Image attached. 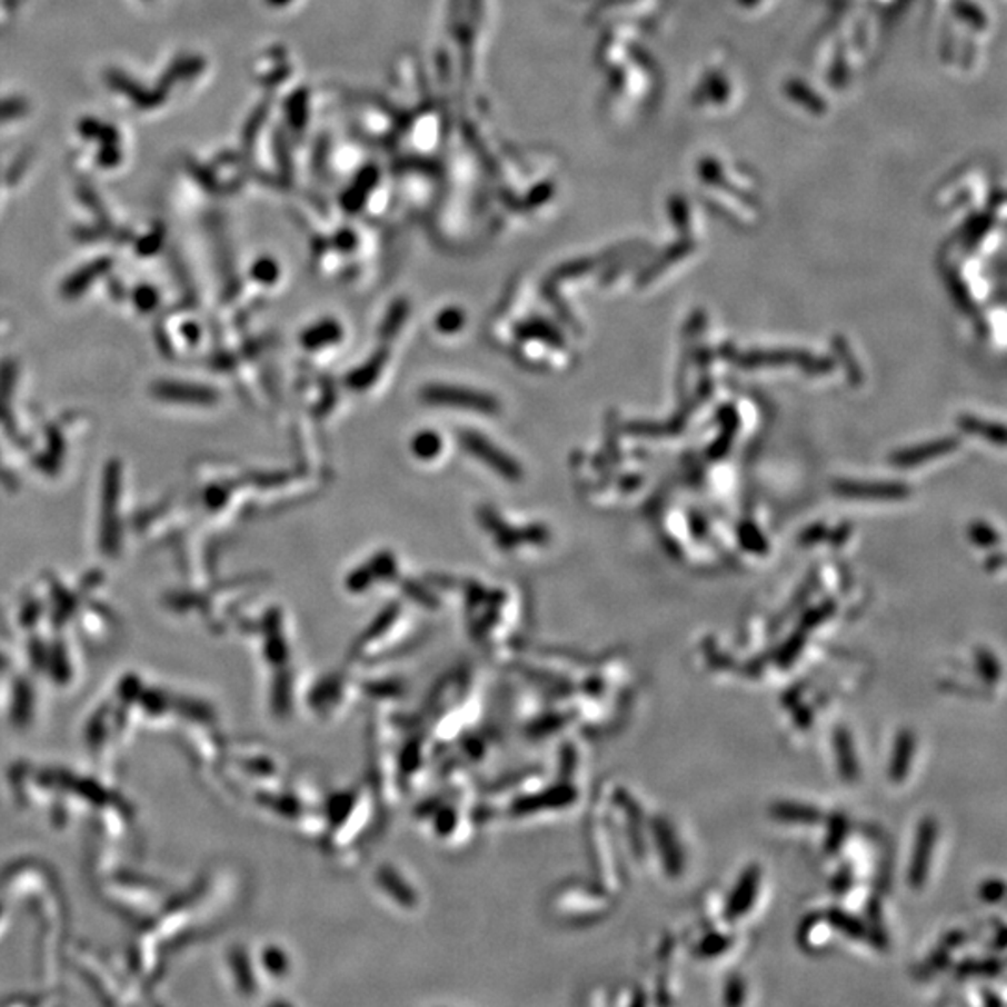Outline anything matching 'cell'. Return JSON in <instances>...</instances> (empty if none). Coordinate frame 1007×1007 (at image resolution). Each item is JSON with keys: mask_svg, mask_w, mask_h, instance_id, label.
Here are the masks:
<instances>
[{"mask_svg": "<svg viewBox=\"0 0 1007 1007\" xmlns=\"http://www.w3.org/2000/svg\"><path fill=\"white\" fill-rule=\"evenodd\" d=\"M937 821L931 819V817H926L920 822L918 832H916L915 851H913V860H910L909 868L910 886L916 888V890H920L924 883H926L927 874H929V864H931V855L935 851V844H937Z\"/></svg>", "mask_w": 1007, "mask_h": 1007, "instance_id": "6da1fadb", "label": "cell"}, {"mask_svg": "<svg viewBox=\"0 0 1007 1007\" xmlns=\"http://www.w3.org/2000/svg\"><path fill=\"white\" fill-rule=\"evenodd\" d=\"M759 883H761V871L758 866L745 869V874L741 875V879L737 880L736 888L731 891L728 905H726V916L730 920H737L752 909L756 896H758Z\"/></svg>", "mask_w": 1007, "mask_h": 1007, "instance_id": "7a4b0ae2", "label": "cell"}, {"mask_svg": "<svg viewBox=\"0 0 1007 1007\" xmlns=\"http://www.w3.org/2000/svg\"><path fill=\"white\" fill-rule=\"evenodd\" d=\"M654 832L657 849H659L660 857H662L666 871L671 877H678L684 871V851L679 847L674 828L665 819H657L654 822Z\"/></svg>", "mask_w": 1007, "mask_h": 1007, "instance_id": "3957f363", "label": "cell"}, {"mask_svg": "<svg viewBox=\"0 0 1007 1007\" xmlns=\"http://www.w3.org/2000/svg\"><path fill=\"white\" fill-rule=\"evenodd\" d=\"M834 752H836L841 778H846L847 781L857 780L860 775V765H858L857 754H855L851 734L847 728H838L834 734Z\"/></svg>", "mask_w": 1007, "mask_h": 1007, "instance_id": "277c9868", "label": "cell"}, {"mask_svg": "<svg viewBox=\"0 0 1007 1007\" xmlns=\"http://www.w3.org/2000/svg\"><path fill=\"white\" fill-rule=\"evenodd\" d=\"M915 734L910 730H901L896 737L894 754L890 761V778L894 781H904L909 776L910 764L915 756Z\"/></svg>", "mask_w": 1007, "mask_h": 1007, "instance_id": "5b68a950", "label": "cell"}, {"mask_svg": "<svg viewBox=\"0 0 1007 1007\" xmlns=\"http://www.w3.org/2000/svg\"><path fill=\"white\" fill-rule=\"evenodd\" d=\"M770 814L778 821L802 822V825L821 821V811L814 806L799 805V802H776Z\"/></svg>", "mask_w": 1007, "mask_h": 1007, "instance_id": "8992f818", "label": "cell"}, {"mask_svg": "<svg viewBox=\"0 0 1007 1007\" xmlns=\"http://www.w3.org/2000/svg\"><path fill=\"white\" fill-rule=\"evenodd\" d=\"M827 920L834 929L844 933L846 937L855 938V940L866 937V926L858 918L846 913V910L836 909V907L828 909Z\"/></svg>", "mask_w": 1007, "mask_h": 1007, "instance_id": "52a82bcc", "label": "cell"}, {"mask_svg": "<svg viewBox=\"0 0 1007 1007\" xmlns=\"http://www.w3.org/2000/svg\"><path fill=\"white\" fill-rule=\"evenodd\" d=\"M868 918L869 931H866V935L871 937V940L877 944V948L885 949L886 933L885 924H883V915H880L879 901H869Z\"/></svg>", "mask_w": 1007, "mask_h": 1007, "instance_id": "ba28073f", "label": "cell"}, {"mask_svg": "<svg viewBox=\"0 0 1007 1007\" xmlns=\"http://www.w3.org/2000/svg\"><path fill=\"white\" fill-rule=\"evenodd\" d=\"M731 940L724 935H718V933H711L704 937L700 944H698V954L701 957H717L720 954H724L726 949L730 948Z\"/></svg>", "mask_w": 1007, "mask_h": 1007, "instance_id": "9c48e42d", "label": "cell"}, {"mask_svg": "<svg viewBox=\"0 0 1007 1007\" xmlns=\"http://www.w3.org/2000/svg\"><path fill=\"white\" fill-rule=\"evenodd\" d=\"M976 659H978V670L981 674V678L987 684H996L1000 679V665H998L995 655L979 649L978 654H976Z\"/></svg>", "mask_w": 1007, "mask_h": 1007, "instance_id": "30bf717a", "label": "cell"}, {"mask_svg": "<svg viewBox=\"0 0 1007 1007\" xmlns=\"http://www.w3.org/2000/svg\"><path fill=\"white\" fill-rule=\"evenodd\" d=\"M846 836H847L846 817L834 816L832 819H830V828H828V834H827V851L828 853L838 851L839 847H841V844H844V839H846Z\"/></svg>", "mask_w": 1007, "mask_h": 1007, "instance_id": "8fae6325", "label": "cell"}, {"mask_svg": "<svg viewBox=\"0 0 1007 1007\" xmlns=\"http://www.w3.org/2000/svg\"><path fill=\"white\" fill-rule=\"evenodd\" d=\"M726 1004L728 1006H739L745 1001V984L739 976H734V978L726 984Z\"/></svg>", "mask_w": 1007, "mask_h": 1007, "instance_id": "7c38bea8", "label": "cell"}, {"mask_svg": "<svg viewBox=\"0 0 1007 1007\" xmlns=\"http://www.w3.org/2000/svg\"><path fill=\"white\" fill-rule=\"evenodd\" d=\"M1006 894V886L1004 883L998 879H990L981 886V898L987 901V904H998L1004 898Z\"/></svg>", "mask_w": 1007, "mask_h": 1007, "instance_id": "4fadbf2b", "label": "cell"}, {"mask_svg": "<svg viewBox=\"0 0 1007 1007\" xmlns=\"http://www.w3.org/2000/svg\"><path fill=\"white\" fill-rule=\"evenodd\" d=\"M800 649H802V638L789 640L788 646H786V649H781L780 657H778L781 668H789V666L794 665L795 659L800 655Z\"/></svg>", "mask_w": 1007, "mask_h": 1007, "instance_id": "5bb4252c", "label": "cell"}, {"mask_svg": "<svg viewBox=\"0 0 1007 1007\" xmlns=\"http://www.w3.org/2000/svg\"><path fill=\"white\" fill-rule=\"evenodd\" d=\"M849 886H851V874L849 871H841L834 880V890L838 891V894L849 890Z\"/></svg>", "mask_w": 1007, "mask_h": 1007, "instance_id": "9a60e30c", "label": "cell"}]
</instances>
